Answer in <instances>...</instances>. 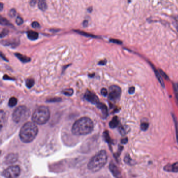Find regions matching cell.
Instances as JSON below:
<instances>
[{
    "instance_id": "8d00e7d4",
    "label": "cell",
    "mask_w": 178,
    "mask_h": 178,
    "mask_svg": "<svg viewBox=\"0 0 178 178\" xmlns=\"http://www.w3.org/2000/svg\"><path fill=\"white\" fill-rule=\"evenodd\" d=\"M36 1H31L30 2V6H35V4H36Z\"/></svg>"
},
{
    "instance_id": "f546056e",
    "label": "cell",
    "mask_w": 178,
    "mask_h": 178,
    "mask_svg": "<svg viewBox=\"0 0 178 178\" xmlns=\"http://www.w3.org/2000/svg\"><path fill=\"white\" fill-rule=\"evenodd\" d=\"M101 93H102V94L103 95V96H106L108 95V91H107L106 88H102L101 89Z\"/></svg>"
},
{
    "instance_id": "7bdbcfd3",
    "label": "cell",
    "mask_w": 178,
    "mask_h": 178,
    "mask_svg": "<svg viewBox=\"0 0 178 178\" xmlns=\"http://www.w3.org/2000/svg\"></svg>"
},
{
    "instance_id": "277c9868",
    "label": "cell",
    "mask_w": 178,
    "mask_h": 178,
    "mask_svg": "<svg viewBox=\"0 0 178 178\" xmlns=\"http://www.w3.org/2000/svg\"><path fill=\"white\" fill-rule=\"evenodd\" d=\"M50 117V112L48 108L45 106H41L35 110L32 119L35 124L43 125L48 122Z\"/></svg>"
},
{
    "instance_id": "7c38bea8",
    "label": "cell",
    "mask_w": 178,
    "mask_h": 178,
    "mask_svg": "<svg viewBox=\"0 0 178 178\" xmlns=\"http://www.w3.org/2000/svg\"><path fill=\"white\" fill-rule=\"evenodd\" d=\"M17 155L16 154H10L6 157V161L9 164H12L15 162L17 160Z\"/></svg>"
},
{
    "instance_id": "3957f363",
    "label": "cell",
    "mask_w": 178,
    "mask_h": 178,
    "mask_svg": "<svg viewBox=\"0 0 178 178\" xmlns=\"http://www.w3.org/2000/svg\"><path fill=\"white\" fill-rule=\"evenodd\" d=\"M108 156L105 150H102L95 155L88 164V168L91 171L96 172L99 171L107 162Z\"/></svg>"
},
{
    "instance_id": "8992f818",
    "label": "cell",
    "mask_w": 178,
    "mask_h": 178,
    "mask_svg": "<svg viewBox=\"0 0 178 178\" xmlns=\"http://www.w3.org/2000/svg\"><path fill=\"white\" fill-rule=\"evenodd\" d=\"M20 174V168L18 166H10L3 172V176L6 178H17Z\"/></svg>"
},
{
    "instance_id": "484cf974",
    "label": "cell",
    "mask_w": 178,
    "mask_h": 178,
    "mask_svg": "<svg viewBox=\"0 0 178 178\" xmlns=\"http://www.w3.org/2000/svg\"><path fill=\"white\" fill-rule=\"evenodd\" d=\"M61 99L60 98H54L52 99H50L49 100H47V102H58L59 101H61Z\"/></svg>"
},
{
    "instance_id": "44dd1931",
    "label": "cell",
    "mask_w": 178,
    "mask_h": 178,
    "mask_svg": "<svg viewBox=\"0 0 178 178\" xmlns=\"http://www.w3.org/2000/svg\"><path fill=\"white\" fill-rule=\"evenodd\" d=\"M73 89L72 88H68V89H65L62 91L63 94H64L66 96H71L73 95Z\"/></svg>"
},
{
    "instance_id": "603a6c76",
    "label": "cell",
    "mask_w": 178,
    "mask_h": 178,
    "mask_svg": "<svg viewBox=\"0 0 178 178\" xmlns=\"http://www.w3.org/2000/svg\"><path fill=\"white\" fill-rule=\"evenodd\" d=\"M148 127H149V124L147 122H143V123H141V130L143 131H147L148 128Z\"/></svg>"
},
{
    "instance_id": "cb8c5ba5",
    "label": "cell",
    "mask_w": 178,
    "mask_h": 178,
    "mask_svg": "<svg viewBox=\"0 0 178 178\" xmlns=\"http://www.w3.org/2000/svg\"><path fill=\"white\" fill-rule=\"evenodd\" d=\"M1 24L2 25H7V26H11V24L9 21H8L6 18H4L2 17H1Z\"/></svg>"
},
{
    "instance_id": "f1b7e54d",
    "label": "cell",
    "mask_w": 178,
    "mask_h": 178,
    "mask_svg": "<svg viewBox=\"0 0 178 178\" xmlns=\"http://www.w3.org/2000/svg\"><path fill=\"white\" fill-rule=\"evenodd\" d=\"M105 136L106 140L108 143H110V137L109 136V134L108 132L106 131V132L105 133Z\"/></svg>"
},
{
    "instance_id": "d6a6232c",
    "label": "cell",
    "mask_w": 178,
    "mask_h": 178,
    "mask_svg": "<svg viewBox=\"0 0 178 178\" xmlns=\"http://www.w3.org/2000/svg\"><path fill=\"white\" fill-rule=\"evenodd\" d=\"M110 40L111 43H117V44H121V43H122L121 41H119V40H118L114 39H111Z\"/></svg>"
},
{
    "instance_id": "4fadbf2b",
    "label": "cell",
    "mask_w": 178,
    "mask_h": 178,
    "mask_svg": "<svg viewBox=\"0 0 178 178\" xmlns=\"http://www.w3.org/2000/svg\"><path fill=\"white\" fill-rule=\"evenodd\" d=\"M97 107L99 109H100L102 110V112L103 113V116L106 117L108 116V109H107V107L105 105H104L103 103H100L99 102L98 104H97Z\"/></svg>"
},
{
    "instance_id": "4dcf8cb0",
    "label": "cell",
    "mask_w": 178,
    "mask_h": 178,
    "mask_svg": "<svg viewBox=\"0 0 178 178\" xmlns=\"http://www.w3.org/2000/svg\"><path fill=\"white\" fill-rule=\"evenodd\" d=\"M9 16H11V17H13L16 15V11H15V9H11L10 12H9Z\"/></svg>"
},
{
    "instance_id": "6da1fadb",
    "label": "cell",
    "mask_w": 178,
    "mask_h": 178,
    "mask_svg": "<svg viewBox=\"0 0 178 178\" xmlns=\"http://www.w3.org/2000/svg\"><path fill=\"white\" fill-rule=\"evenodd\" d=\"M94 129V123L88 117H82L74 123L72 132L75 135H85L91 133Z\"/></svg>"
},
{
    "instance_id": "e0dca14e",
    "label": "cell",
    "mask_w": 178,
    "mask_h": 178,
    "mask_svg": "<svg viewBox=\"0 0 178 178\" xmlns=\"http://www.w3.org/2000/svg\"><path fill=\"white\" fill-rule=\"evenodd\" d=\"M38 7L41 11H45L47 9V4H46V2L45 1H39Z\"/></svg>"
},
{
    "instance_id": "1f68e13d",
    "label": "cell",
    "mask_w": 178,
    "mask_h": 178,
    "mask_svg": "<svg viewBox=\"0 0 178 178\" xmlns=\"http://www.w3.org/2000/svg\"><path fill=\"white\" fill-rule=\"evenodd\" d=\"M159 72H160L161 75H162V76L164 77L165 79H166V80H168V77L167 74H166V73H165V72L162 71L161 69H159Z\"/></svg>"
},
{
    "instance_id": "ab89813d",
    "label": "cell",
    "mask_w": 178,
    "mask_h": 178,
    "mask_svg": "<svg viewBox=\"0 0 178 178\" xmlns=\"http://www.w3.org/2000/svg\"><path fill=\"white\" fill-rule=\"evenodd\" d=\"M88 24V21L87 20H85V21L83 22V26H86V25H87Z\"/></svg>"
},
{
    "instance_id": "83f0119b",
    "label": "cell",
    "mask_w": 178,
    "mask_h": 178,
    "mask_svg": "<svg viewBox=\"0 0 178 178\" xmlns=\"http://www.w3.org/2000/svg\"><path fill=\"white\" fill-rule=\"evenodd\" d=\"M32 26L33 28H39L40 25L38 23L37 21H34L32 22Z\"/></svg>"
},
{
    "instance_id": "d6986e66",
    "label": "cell",
    "mask_w": 178,
    "mask_h": 178,
    "mask_svg": "<svg viewBox=\"0 0 178 178\" xmlns=\"http://www.w3.org/2000/svg\"><path fill=\"white\" fill-rule=\"evenodd\" d=\"M17 103V99L14 97H12L9 99V106L11 107H14Z\"/></svg>"
},
{
    "instance_id": "52a82bcc",
    "label": "cell",
    "mask_w": 178,
    "mask_h": 178,
    "mask_svg": "<svg viewBox=\"0 0 178 178\" xmlns=\"http://www.w3.org/2000/svg\"><path fill=\"white\" fill-rule=\"evenodd\" d=\"M109 99L111 102H116L119 99L121 94V89L117 85L111 86L109 88Z\"/></svg>"
},
{
    "instance_id": "b9f144b4",
    "label": "cell",
    "mask_w": 178,
    "mask_h": 178,
    "mask_svg": "<svg viewBox=\"0 0 178 178\" xmlns=\"http://www.w3.org/2000/svg\"><path fill=\"white\" fill-rule=\"evenodd\" d=\"M3 4L2 3H1V4H0V9H1V11H2V9H3Z\"/></svg>"
},
{
    "instance_id": "5bb4252c",
    "label": "cell",
    "mask_w": 178,
    "mask_h": 178,
    "mask_svg": "<svg viewBox=\"0 0 178 178\" xmlns=\"http://www.w3.org/2000/svg\"><path fill=\"white\" fill-rule=\"evenodd\" d=\"M119 123V121L118 119V117L115 116L112 118V119L110 122L109 126L111 128H116V127L118 126Z\"/></svg>"
},
{
    "instance_id": "ac0fdd59",
    "label": "cell",
    "mask_w": 178,
    "mask_h": 178,
    "mask_svg": "<svg viewBox=\"0 0 178 178\" xmlns=\"http://www.w3.org/2000/svg\"><path fill=\"white\" fill-rule=\"evenodd\" d=\"M124 161L125 163L128 164V165H133V162H134V161H133L131 158L130 157V155H128V154H127V155L125 156Z\"/></svg>"
},
{
    "instance_id": "9a60e30c",
    "label": "cell",
    "mask_w": 178,
    "mask_h": 178,
    "mask_svg": "<svg viewBox=\"0 0 178 178\" xmlns=\"http://www.w3.org/2000/svg\"><path fill=\"white\" fill-rule=\"evenodd\" d=\"M15 55L16 57H17V58H18L20 61H21L22 62H29L30 61V58H29V57H27L26 56L23 55V54H21L17 53V54H15Z\"/></svg>"
},
{
    "instance_id": "60d3db41",
    "label": "cell",
    "mask_w": 178,
    "mask_h": 178,
    "mask_svg": "<svg viewBox=\"0 0 178 178\" xmlns=\"http://www.w3.org/2000/svg\"><path fill=\"white\" fill-rule=\"evenodd\" d=\"M176 98H177V99L178 100V89L177 88V87H176Z\"/></svg>"
},
{
    "instance_id": "9c48e42d",
    "label": "cell",
    "mask_w": 178,
    "mask_h": 178,
    "mask_svg": "<svg viewBox=\"0 0 178 178\" xmlns=\"http://www.w3.org/2000/svg\"><path fill=\"white\" fill-rule=\"evenodd\" d=\"M109 168L110 170V171L113 175V176L116 178H122V175L119 169L118 168L117 166H116L113 163H110Z\"/></svg>"
},
{
    "instance_id": "74e56055",
    "label": "cell",
    "mask_w": 178,
    "mask_h": 178,
    "mask_svg": "<svg viewBox=\"0 0 178 178\" xmlns=\"http://www.w3.org/2000/svg\"><path fill=\"white\" fill-rule=\"evenodd\" d=\"M3 79H4V80H8V79H9V80H12V78L9 77L7 76V75H5V76H4Z\"/></svg>"
},
{
    "instance_id": "30bf717a",
    "label": "cell",
    "mask_w": 178,
    "mask_h": 178,
    "mask_svg": "<svg viewBox=\"0 0 178 178\" xmlns=\"http://www.w3.org/2000/svg\"><path fill=\"white\" fill-rule=\"evenodd\" d=\"M164 170L167 172H178V162H176L172 165H167L164 168Z\"/></svg>"
},
{
    "instance_id": "4316f807",
    "label": "cell",
    "mask_w": 178,
    "mask_h": 178,
    "mask_svg": "<svg viewBox=\"0 0 178 178\" xmlns=\"http://www.w3.org/2000/svg\"><path fill=\"white\" fill-rule=\"evenodd\" d=\"M9 32V30L7 29H4L1 33V37L2 38L6 36Z\"/></svg>"
},
{
    "instance_id": "7a4b0ae2",
    "label": "cell",
    "mask_w": 178,
    "mask_h": 178,
    "mask_svg": "<svg viewBox=\"0 0 178 178\" xmlns=\"http://www.w3.org/2000/svg\"><path fill=\"white\" fill-rule=\"evenodd\" d=\"M38 128L35 123L28 122L25 123L20 130V137L24 143L32 142L37 135Z\"/></svg>"
},
{
    "instance_id": "8fae6325",
    "label": "cell",
    "mask_w": 178,
    "mask_h": 178,
    "mask_svg": "<svg viewBox=\"0 0 178 178\" xmlns=\"http://www.w3.org/2000/svg\"><path fill=\"white\" fill-rule=\"evenodd\" d=\"M27 37L31 40H36V39H37L39 36L38 32L33 30H29L27 32Z\"/></svg>"
},
{
    "instance_id": "ba28073f",
    "label": "cell",
    "mask_w": 178,
    "mask_h": 178,
    "mask_svg": "<svg viewBox=\"0 0 178 178\" xmlns=\"http://www.w3.org/2000/svg\"><path fill=\"white\" fill-rule=\"evenodd\" d=\"M85 98L87 101L93 104H98L99 102V99L96 95L93 92H91L89 90H87L85 94Z\"/></svg>"
},
{
    "instance_id": "7402d4cb",
    "label": "cell",
    "mask_w": 178,
    "mask_h": 178,
    "mask_svg": "<svg viewBox=\"0 0 178 178\" xmlns=\"http://www.w3.org/2000/svg\"><path fill=\"white\" fill-rule=\"evenodd\" d=\"M173 120H174V122H175L176 139H177V142L178 143V122L176 120V118L175 117V116H173Z\"/></svg>"
},
{
    "instance_id": "d4e9b609",
    "label": "cell",
    "mask_w": 178,
    "mask_h": 178,
    "mask_svg": "<svg viewBox=\"0 0 178 178\" xmlns=\"http://www.w3.org/2000/svg\"><path fill=\"white\" fill-rule=\"evenodd\" d=\"M16 23L18 25H20L23 24V18L20 17V16H18L17 17V18L16 20Z\"/></svg>"
},
{
    "instance_id": "f35d334b",
    "label": "cell",
    "mask_w": 178,
    "mask_h": 178,
    "mask_svg": "<svg viewBox=\"0 0 178 178\" xmlns=\"http://www.w3.org/2000/svg\"><path fill=\"white\" fill-rule=\"evenodd\" d=\"M106 61L105 60L99 62V64H100V65H104V64H106Z\"/></svg>"
},
{
    "instance_id": "5b68a950",
    "label": "cell",
    "mask_w": 178,
    "mask_h": 178,
    "mask_svg": "<svg viewBox=\"0 0 178 178\" xmlns=\"http://www.w3.org/2000/svg\"><path fill=\"white\" fill-rule=\"evenodd\" d=\"M30 111L25 106H20L13 113L12 119L15 123H18L25 121L28 118Z\"/></svg>"
},
{
    "instance_id": "2e32d148",
    "label": "cell",
    "mask_w": 178,
    "mask_h": 178,
    "mask_svg": "<svg viewBox=\"0 0 178 178\" xmlns=\"http://www.w3.org/2000/svg\"><path fill=\"white\" fill-rule=\"evenodd\" d=\"M151 66H152V68L153 69L154 72H155V74H156V76L157 77V79L158 80L159 82H160V84L162 85V87H164L165 85H164V81L162 80L161 75H160V74H159L158 72L157 71V70L155 69L154 66H153V65H151Z\"/></svg>"
},
{
    "instance_id": "e575fe53",
    "label": "cell",
    "mask_w": 178,
    "mask_h": 178,
    "mask_svg": "<svg viewBox=\"0 0 178 178\" xmlns=\"http://www.w3.org/2000/svg\"><path fill=\"white\" fill-rule=\"evenodd\" d=\"M128 142V139L127 137H126V138H124V139H122L121 140V143H122V144H127Z\"/></svg>"
},
{
    "instance_id": "ffe728a7",
    "label": "cell",
    "mask_w": 178,
    "mask_h": 178,
    "mask_svg": "<svg viewBox=\"0 0 178 178\" xmlns=\"http://www.w3.org/2000/svg\"><path fill=\"white\" fill-rule=\"evenodd\" d=\"M34 83H35V81L33 79H27V80H26V85L29 88L32 87L34 86Z\"/></svg>"
},
{
    "instance_id": "836d02e7",
    "label": "cell",
    "mask_w": 178,
    "mask_h": 178,
    "mask_svg": "<svg viewBox=\"0 0 178 178\" xmlns=\"http://www.w3.org/2000/svg\"><path fill=\"white\" fill-rule=\"evenodd\" d=\"M135 87H133H133H131L129 88V89H128V93L131 94H133V93H134V91H135Z\"/></svg>"
},
{
    "instance_id": "d590c367",
    "label": "cell",
    "mask_w": 178,
    "mask_h": 178,
    "mask_svg": "<svg viewBox=\"0 0 178 178\" xmlns=\"http://www.w3.org/2000/svg\"><path fill=\"white\" fill-rule=\"evenodd\" d=\"M120 133L122 135H124L125 134V131L124 129L123 128V127H120Z\"/></svg>"
}]
</instances>
